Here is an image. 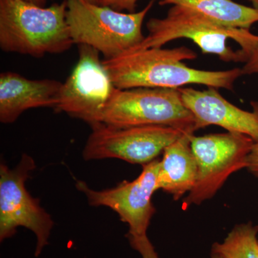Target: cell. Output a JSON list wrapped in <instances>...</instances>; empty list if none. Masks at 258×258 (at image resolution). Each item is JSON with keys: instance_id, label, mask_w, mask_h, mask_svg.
<instances>
[{"instance_id": "1", "label": "cell", "mask_w": 258, "mask_h": 258, "mask_svg": "<svg viewBox=\"0 0 258 258\" xmlns=\"http://www.w3.org/2000/svg\"><path fill=\"white\" fill-rule=\"evenodd\" d=\"M197 53L182 46L173 49L153 47L132 50L115 58L103 60L115 87L179 89L189 84H200L232 91L242 76V69L223 71H203L183 62L197 58Z\"/></svg>"}, {"instance_id": "2", "label": "cell", "mask_w": 258, "mask_h": 258, "mask_svg": "<svg viewBox=\"0 0 258 258\" xmlns=\"http://www.w3.org/2000/svg\"><path fill=\"white\" fill-rule=\"evenodd\" d=\"M66 15V0L47 8L24 0H0L2 50L35 57L69 50L74 43Z\"/></svg>"}, {"instance_id": "3", "label": "cell", "mask_w": 258, "mask_h": 258, "mask_svg": "<svg viewBox=\"0 0 258 258\" xmlns=\"http://www.w3.org/2000/svg\"><path fill=\"white\" fill-rule=\"evenodd\" d=\"M147 27L149 35L133 50L161 47L186 38L203 53L215 54L225 62H244L257 37L249 30L224 26L180 5H173L165 18L150 19Z\"/></svg>"}, {"instance_id": "4", "label": "cell", "mask_w": 258, "mask_h": 258, "mask_svg": "<svg viewBox=\"0 0 258 258\" xmlns=\"http://www.w3.org/2000/svg\"><path fill=\"white\" fill-rule=\"evenodd\" d=\"M66 2V18L74 43L96 49L104 60L119 57L142 43L145 38L144 19L154 5L151 1L141 11L123 13L82 0Z\"/></svg>"}, {"instance_id": "5", "label": "cell", "mask_w": 258, "mask_h": 258, "mask_svg": "<svg viewBox=\"0 0 258 258\" xmlns=\"http://www.w3.org/2000/svg\"><path fill=\"white\" fill-rule=\"evenodd\" d=\"M102 123L120 128L167 125L189 135L196 132L195 118L183 103L179 88H115Z\"/></svg>"}, {"instance_id": "6", "label": "cell", "mask_w": 258, "mask_h": 258, "mask_svg": "<svg viewBox=\"0 0 258 258\" xmlns=\"http://www.w3.org/2000/svg\"><path fill=\"white\" fill-rule=\"evenodd\" d=\"M190 143L198 164V175L192 189L183 200L185 210L210 200L232 174L247 169L254 142L248 136L227 132L193 134Z\"/></svg>"}, {"instance_id": "7", "label": "cell", "mask_w": 258, "mask_h": 258, "mask_svg": "<svg viewBox=\"0 0 258 258\" xmlns=\"http://www.w3.org/2000/svg\"><path fill=\"white\" fill-rule=\"evenodd\" d=\"M35 168V161L26 154H23L14 169L1 163L0 241L14 236L19 227H25L35 234V256L38 257L49 244L54 222L50 214L40 206V201L32 198L25 186L30 172Z\"/></svg>"}, {"instance_id": "8", "label": "cell", "mask_w": 258, "mask_h": 258, "mask_svg": "<svg viewBox=\"0 0 258 258\" xmlns=\"http://www.w3.org/2000/svg\"><path fill=\"white\" fill-rule=\"evenodd\" d=\"M91 128L83 148L85 160L118 159L143 166L157 159L168 146L184 134L174 127L161 125L120 128L100 123Z\"/></svg>"}, {"instance_id": "9", "label": "cell", "mask_w": 258, "mask_h": 258, "mask_svg": "<svg viewBox=\"0 0 258 258\" xmlns=\"http://www.w3.org/2000/svg\"><path fill=\"white\" fill-rule=\"evenodd\" d=\"M77 64L61 86L56 112L86 122L91 127L102 123L103 112L115 86L100 59L99 51L79 45Z\"/></svg>"}, {"instance_id": "10", "label": "cell", "mask_w": 258, "mask_h": 258, "mask_svg": "<svg viewBox=\"0 0 258 258\" xmlns=\"http://www.w3.org/2000/svg\"><path fill=\"white\" fill-rule=\"evenodd\" d=\"M160 160L156 159L143 166L137 179L123 181L115 187L94 190L85 181H76V188L86 195L91 207H106L118 214L120 220L128 226L129 237L147 236L151 220L156 212L152 197L157 191Z\"/></svg>"}, {"instance_id": "11", "label": "cell", "mask_w": 258, "mask_h": 258, "mask_svg": "<svg viewBox=\"0 0 258 258\" xmlns=\"http://www.w3.org/2000/svg\"><path fill=\"white\" fill-rule=\"evenodd\" d=\"M184 106L192 113L195 129L209 125L222 127L230 133L248 136L258 142V102H251L252 111H244L227 101L217 88H179Z\"/></svg>"}, {"instance_id": "12", "label": "cell", "mask_w": 258, "mask_h": 258, "mask_svg": "<svg viewBox=\"0 0 258 258\" xmlns=\"http://www.w3.org/2000/svg\"><path fill=\"white\" fill-rule=\"evenodd\" d=\"M62 83L52 79L31 80L13 72L0 75V121L12 123L32 108H55Z\"/></svg>"}, {"instance_id": "13", "label": "cell", "mask_w": 258, "mask_h": 258, "mask_svg": "<svg viewBox=\"0 0 258 258\" xmlns=\"http://www.w3.org/2000/svg\"><path fill=\"white\" fill-rule=\"evenodd\" d=\"M191 136L183 134L168 146L159 164L158 189L170 194L175 201L189 194L196 182L198 164L191 150Z\"/></svg>"}, {"instance_id": "14", "label": "cell", "mask_w": 258, "mask_h": 258, "mask_svg": "<svg viewBox=\"0 0 258 258\" xmlns=\"http://www.w3.org/2000/svg\"><path fill=\"white\" fill-rule=\"evenodd\" d=\"M161 5L186 7L220 25L230 28H249L258 23V9L232 0H159Z\"/></svg>"}, {"instance_id": "15", "label": "cell", "mask_w": 258, "mask_h": 258, "mask_svg": "<svg viewBox=\"0 0 258 258\" xmlns=\"http://www.w3.org/2000/svg\"><path fill=\"white\" fill-rule=\"evenodd\" d=\"M211 253L222 258H258V226L239 224L222 242H215Z\"/></svg>"}, {"instance_id": "16", "label": "cell", "mask_w": 258, "mask_h": 258, "mask_svg": "<svg viewBox=\"0 0 258 258\" xmlns=\"http://www.w3.org/2000/svg\"><path fill=\"white\" fill-rule=\"evenodd\" d=\"M127 237L132 248L137 251L142 258H159L148 236H144V237L127 236Z\"/></svg>"}, {"instance_id": "17", "label": "cell", "mask_w": 258, "mask_h": 258, "mask_svg": "<svg viewBox=\"0 0 258 258\" xmlns=\"http://www.w3.org/2000/svg\"><path fill=\"white\" fill-rule=\"evenodd\" d=\"M242 68L243 75H258V35L250 50L245 55V60Z\"/></svg>"}, {"instance_id": "18", "label": "cell", "mask_w": 258, "mask_h": 258, "mask_svg": "<svg viewBox=\"0 0 258 258\" xmlns=\"http://www.w3.org/2000/svg\"><path fill=\"white\" fill-rule=\"evenodd\" d=\"M138 1L139 0H101L100 5L109 7L117 11L127 10L129 13H134Z\"/></svg>"}, {"instance_id": "19", "label": "cell", "mask_w": 258, "mask_h": 258, "mask_svg": "<svg viewBox=\"0 0 258 258\" xmlns=\"http://www.w3.org/2000/svg\"><path fill=\"white\" fill-rule=\"evenodd\" d=\"M247 169L258 179V142H254L247 159Z\"/></svg>"}, {"instance_id": "20", "label": "cell", "mask_w": 258, "mask_h": 258, "mask_svg": "<svg viewBox=\"0 0 258 258\" xmlns=\"http://www.w3.org/2000/svg\"><path fill=\"white\" fill-rule=\"evenodd\" d=\"M24 1L37 5V6L44 7L46 4L47 0H24Z\"/></svg>"}, {"instance_id": "21", "label": "cell", "mask_w": 258, "mask_h": 258, "mask_svg": "<svg viewBox=\"0 0 258 258\" xmlns=\"http://www.w3.org/2000/svg\"><path fill=\"white\" fill-rule=\"evenodd\" d=\"M82 1L86 2V3H91V4L100 5L101 0H82Z\"/></svg>"}, {"instance_id": "22", "label": "cell", "mask_w": 258, "mask_h": 258, "mask_svg": "<svg viewBox=\"0 0 258 258\" xmlns=\"http://www.w3.org/2000/svg\"><path fill=\"white\" fill-rule=\"evenodd\" d=\"M253 4L254 8H257L258 9V0H250Z\"/></svg>"}, {"instance_id": "23", "label": "cell", "mask_w": 258, "mask_h": 258, "mask_svg": "<svg viewBox=\"0 0 258 258\" xmlns=\"http://www.w3.org/2000/svg\"><path fill=\"white\" fill-rule=\"evenodd\" d=\"M211 258H222L220 256L217 255V254L211 253Z\"/></svg>"}]
</instances>
